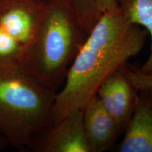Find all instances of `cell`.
<instances>
[{
  "label": "cell",
  "instance_id": "obj_14",
  "mask_svg": "<svg viewBox=\"0 0 152 152\" xmlns=\"http://www.w3.org/2000/svg\"><path fill=\"white\" fill-rule=\"evenodd\" d=\"M30 1H34V2H36V3H42L44 0H30Z\"/></svg>",
  "mask_w": 152,
  "mask_h": 152
},
{
  "label": "cell",
  "instance_id": "obj_5",
  "mask_svg": "<svg viewBox=\"0 0 152 152\" xmlns=\"http://www.w3.org/2000/svg\"><path fill=\"white\" fill-rule=\"evenodd\" d=\"M43 3L0 0V27L22 45L26 52L37 33Z\"/></svg>",
  "mask_w": 152,
  "mask_h": 152
},
{
  "label": "cell",
  "instance_id": "obj_4",
  "mask_svg": "<svg viewBox=\"0 0 152 152\" xmlns=\"http://www.w3.org/2000/svg\"><path fill=\"white\" fill-rule=\"evenodd\" d=\"M37 152H90L83 123V109L52 122L41 131L32 144Z\"/></svg>",
  "mask_w": 152,
  "mask_h": 152
},
{
  "label": "cell",
  "instance_id": "obj_10",
  "mask_svg": "<svg viewBox=\"0 0 152 152\" xmlns=\"http://www.w3.org/2000/svg\"><path fill=\"white\" fill-rule=\"evenodd\" d=\"M26 49L0 27V65H20Z\"/></svg>",
  "mask_w": 152,
  "mask_h": 152
},
{
  "label": "cell",
  "instance_id": "obj_12",
  "mask_svg": "<svg viewBox=\"0 0 152 152\" xmlns=\"http://www.w3.org/2000/svg\"><path fill=\"white\" fill-rule=\"evenodd\" d=\"M102 14L112 12L119 9L118 0H94Z\"/></svg>",
  "mask_w": 152,
  "mask_h": 152
},
{
  "label": "cell",
  "instance_id": "obj_11",
  "mask_svg": "<svg viewBox=\"0 0 152 152\" xmlns=\"http://www.w3.org/2000/svg\"><path fill=\"white\" fill-rule=\"evenodd\" d=\"M130 83L137 91H146L152 96V75L140 73L137 68H126Z\"/></svg>",
  "mask_w": 152,
  "mask_h": 152
},
{
  "label": "cell",
  "instance_id": "obj_3",
  "mask_svg": "<svg viewBox=\"0 0 152 152\" xmlns=\"http://www.w3.org/2000/svg\"><path fill=\"white\" fill-rule=\"evenodd\" d=\"M55 94L20 65H0V135L8 145L31 149L35 137L52 123Z\"/></svg>",
  "mask_w": 152,
  "mask_h": 152
},
{
  "label": "cell",
  "instance_id": "obj_7",
  "mask_svg": "<svg viewBox=\"0 0 152 152\" xmlns=\"http://www.w3.org/2000/svg\"><path fill=\"white\" fill-rule=\"evenodd\" d=\"M83 123L90 152L107 150L123 131L96 95L83 109Z\"/></svg>",
  "mask_w": 152,
  "mask_h": 152
},
{
  "label": "cell",
  "instance_id": "obj_1",
  "mask_svg": "<svg viewBox=\"0 0 152 152\" xmlns=\"http://www.w3.org/2000/svg\"><path fill=\"white\" fill-rule=\"evenodd\" d=\"M147 30L129 22L121 10L102 14L87 34L56 93L52 122L83 109L109 76L142 51Z\"/></svg>",
  "mask_w": 152,
  "mask_h": 152
},
{
  "label": "cell",
  "instance_id": "obj_9",
  "mask_svg": "<svg viewBox=\"0 0 152 152\" xmlns=\"http://www.w3.org/2000/svg\"><path fill=\"white\" fill-rule=\"evenodd\" d=\"M119 9L127 20L147 30L151 39V52L146 62L137 68L140 73L152 75V0H118Z\"/></svg>",
  "mask_w": 152,
  "mask_h": 152
},
{
  "label": "cell",
  "instance_id": "obj_13",
  "mask_svg": "<svg viewBox=\"0 0 152 152\" xmlns=\"http://www.w3.org/2000/svg\"><path fill=\"white\" fill-rule=\"evenodd\" d=\"M7 146H8V144H7V141L0 135V151L4 149Z\"/></svg>",
  "mask_w": 152,
  "mask_h": 152
},
{
  "label": "cell",
  "instance_id": "obj_2",
  "mask_svg": "<svg viewBox=\"0 0 152 152\" xmlns=\"http://www.w3.org/2000/svg\"><path fill=\"white\" fill-rule=\"evenodd\" d=\"M86 36L66 0H44L37 33L21 66L56 93Z\"/></svg>",
  "mask_w": 152,
  "mask_h": 152
},
{
  "label": "cell",
  "instance_id": "obj_6",
  "mask_svg": "<svg viewBox=\"0 0 152 152\" xmlns=\"http://www.w3.org/2000/svg\"><path fill=\"white\" fill-rule=\"evenodd\" d=\"M138 93L130 83L125 67L106 79L99 87L96 95L124 130L132 115Z\"/></svg>",
  "mask_w": 152,
  "mask_h": 152
},
{
  "label": "cell",
  "instance_id": "obj_8",
  "mask_svg": "<svg viewBox=\"0 0 152 152\" xmlns=\"http://www.w3.org/2000/svg\"><path fill=\"white\" fill-rule=\"evenodd\" d=\"M121 152H152V96L139 91L135 105L125 125Z\"/></svg>",
  "mask_w": 152,
  "mask_h": 152
}]
</instances>
